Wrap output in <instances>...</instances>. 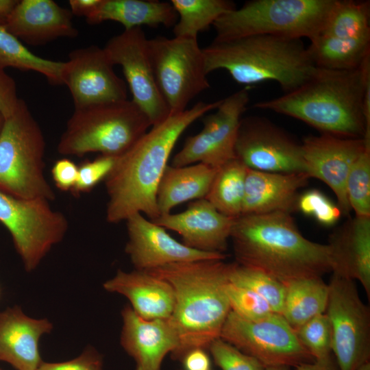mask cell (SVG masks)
Instances as JSON below:
<instances>
[{
    "label": "cell",
    "mask_w": 370,
    "mask_h": 370,
    "mask_svg": "<svg viewBox=\"0 0 370 370\" xmlns=\"http://www.w3.org/2000/svg\"><path fill=\"white\" fill-rule=\"evenodd\" d=\"M221 100L200 101L189 109L171 114L151 126L116 162L104 180L108 201L106 219L116 223L135 213L152 221L158 217L156 190L178 138L193 122L215 110Z\"/></svg>",
    "instance_id": "cell-1"
},
{
    "label": "cell",
    "mask_w": 370,
    "mask_h": 370,
    "mask_svg": "<svg viewBox=\"0 0 370 370\" xmlns=\"http://www.w3.org/2000/svg\"><path fill=\"white\" fill-rule=\"evenodd\" d=\"M254 107L299 119L322 134L370 138L365 119L370 114V57L353 70L319 68L294 90Z\"/></svg>",
    "instance_id": "cell-2"
},
{
    "label": "cell",
    "mask_w": 370,
    "mask_h": 370,
    "mask_svg": "<svg viewBox=\"0 0 370 370\" xmlns=\"http://www.w3.org/2000/svg\"><path fill=\"white\" fill-rule=\"evenodd\" d=\"M230 238L237 263L284 286L332 271L330 245L305 238L289 213L241 215L234 219Z\"/></svg>",
    "instance_id": "cell-3"
},
{
    "label": "cell",
    "mask_w": 370,
    "mask_h": 370,
    "mask_svg": "<svg viewBox=\"0 0 370 370\" xmlns=\"http://www.w3.org/2000/svg\"><path fill=\"white\" fill-rule=\"evenodd\" d=\"M224 260L173 263L147 271L167 281L174 291L175 304L169 319L178 338L171 354L175 360L195 348L208 350L219 338L230 311L225 291L229 264Z\"/></svg>",
    "instance_id": "cell-4"
},
{
    "label": "cell",
    "mask_w": 370,
    "mask_h": 370,
    "mask_svg": "<svg viewBox=\"0 0 370 370\" xmlns=\"http://www.w3.org/2000/svg\"><path fill=\"white\" fill-rule=\"evenodd\" d=\"M207 74L227 71L246 86L273 81L285 93L297 88L319 71L301 39L253 35L214 41L202 48Z\"/></svg>",
    "instance_id": "cell-5"
},
{
    "label": "cell",
    "mask_w": 370,
    "mask_h": 370,
    "mask_svg": "<svg viewBox=\"0 0 370 370\" xmlns=\"http://www.w3.org/2000/svg\"><path fill=\"white\" fill-rule=\"evenodd\" d=\"M151 127L148 117L132 100L74 108L57 150L66 156L100 153L119 157Z\"/></svg>",
    "instance_id": "cell-6"
},
{
    "label": "cell",
    "mask_w": 370,
    "mask_h": 370,
    "mask_svg": "<svg viewBox=\"0 0 370 370\" xmlns=\"http://www.w3.org/2000/svg\"><path fill=\"white\" fill-rule=\"evenodd\" d=\"M45 140L25 101L4 118L0 130V191L23 199H45L56 194L45 174Z\"/></svg>",
    "instance_id": "cell-7"
},
{
    "label": "cell",
    "mask_w": 370,
    "mask_h": 370,
    "mask_svg": "<svg viewBox=\"0 0 370 370\" xmlns=\"http://www.w3.org/2000/svg\"><path fill=\"white\" fill-rule=\"evenodd\" d=\"M334 0H254L223 14L212 25L214 41L253 35L312 39Z\"/></svg>",
    "instance_id": "cell-8"
},
{
    "label": "cell",
    "mask_w": 370,
    "mask_h": 370,
    "mask_svg": "<svg viewBox=\"0 0 370 370\" xmlns=\"http://www.w3.org/2000/svg\"><path fill=\"white\" fill-rule=\"evenodd\" d=\"M147 49L157 86L171 114L186 110L190 101L210 88L197 38L157 36L148 39Z\"/></svg>",
    "instance_id": "cell-9"
},
{
    "label": "cell",
    "mask_w": 370,
    "mask_h": 370,
    "mask_svg": "<svg viewBox=\"0 0 370 370\" xmlns=\"http://www.w3.org/2000/svg\"><path fill=\"white\" fill-rule=\"evenodd\" d=\"M219 338L264 367L295 368L314 361L295 330L282 314L275 312L258 320H249L230 310Z\"/></svg>",
    "instance_id": "cell-10"
},
{
    "label": "cell",
    "mask_w": 370,
    "mask_h": 370,
    "mask_svg": "<svg viewBox=\"0 0 370 370\" xmlns=\"http://www.w3.org/2000/svg\"><path fill=\"white\" fill-rule=\"evenodd\" d=\"M49 201L23 199L0 191V223L12 236L25 269L31 271L69 228L65 215L53 210Z\"/></svg>",
    "instance_id": "cell-11"
},
{
    "label": "cell",
    "mask_w": 370,
    "mask_h": 370,
    "mask_svg": "<svg viewBox=\"0 0 370 370\" xmlns=\"http://www.w3.org/2000/svg\"><path fill=\"white\" fill-rule=\"evenodd\" d=\"M325 313L338 370H356L370 358V310L354 280L332 274Z\"/></svg>",
    "instance_id": "cell-12"
},
{
    "label": "cell",
    "mask_w": 370,
    "mask_h": 370,
    "mask_svg": "<svg viewBox=\"0 0 370 370\" xmlns=\"http://www.w3.org/2000/svg\"><path fill=\"white\" fill-rule=\"evenodd\" d=\"M249 100L245 87L221 99L215 112L205 116L203 128L188 136L172 160L173 166L202 163L218 169L236 158L235 145L242 119Z\"/></svg>",
    "instance_id": "cell-13"
},
{
    "label": "cell",
    "mask_w": 370,
    "mask_h": 370,
    "mask_svg": "<svg viewBox=\"0 0 370 370\" xmlns=\"http://www.w3.org/2000/svg\"><path fill=\"white\" fill-rule=\"evenodd\" d=\"M147 40L142 28L136 27L124 29L112 36L103 48L112 64L121 66L132 95V101L153 126L163 121L171 113L156 82Z\"/></svg>",
    "instance_id": "cell-14"
},
{
    "label": "cell",
    "mask_w": 370,
    "mask_h": 370,
    "mask_svg": "<svg viewBox=\"0 0 370 370\" xmlns=\"http://www.w3.org/2000/svg\"><path fill=\"white\" fill-rule=\"evenodd\" d=\"M235 156L254 170L306 173L301 145L263 117L241 119Z\"/></svg>",
    "instance_id": "cell-15"
},
{
    "label": "cell",
    "mask_w": 370,
    "mask_h": 370,
    "mask_svg": "<svg viewBox=\"0 0 370 370\" xmlns=\"http://www.w3.org/2000/svg\"><path fill=\"white\" fill-rule=\"evenodd\" d=\"M64 62L63 84L69 89L74 108L127 99L126 83L115 73L103 48L75 49Z\"/></svg>",
    "instance_id": "cell-16"
},
{
    "label": "cell",
    "mask_w": 370,
    "mask_h": 370,
    "mask_svg": "<svg viewBox=\"0 0 370 370\" xmlns=\"http://www.w3.org/2000/svg\"><path fill=\"white\" fill-rule=\"evenodd\" d=\"M301 145L306 173L328 186L342 214L348 215L352 210L346 193L347 178L356 160L370 146V138L321 134L306 137Z\"/></svg>",
    "instance_id": "cell-17"
},
{
    "label": "cell",
    "mask_w": 370,
    "mask_h": 370,
    "mask_svg": "<svg viewBox=\"0 0 370 370\" xmlns=\"http://www.w3.org/2000/svg\"><path fill=\"white\" fill-rule=\"evenodd\" d=\"M128 241L125 252L136 270L149 271L173 263L224 260V253L208 252L185 245L165 229L135 213L126 219Z\"/></svg>",
    "instance_id": "cell-18"
},
{
    "label": "cell",
    "mask_w": 370,
    "mask_h": 370,
    "mask_svg": "<svg viewBox=\"0 0 370 370\" xmlns=\"http://www.w3.org/2000/svg\"><path fill=\"white\" fill-rule=\"evenodd\" d=\"M178 233L185 245L203 251L224 253L234 219L219 212L207 199H196L184 211L151 221Z\"/></svg>",
    "instance_id": "cell-19"
},
{
    "label": "cell",
    "mask_w": 370,
    "mask_h": 370,
    "mask_svg": "<svg viewBox=\"0 0 370 370\" xmlns=\"http://www.w3.org/2000/svg\"><path fill=\"white\" fill-rule=\"evenodd\" d=\"M121 344L134 359L135 370H161L166 356L178 347V338L169 318L145 319L131 306L122 311Z\"/></svg>",
    "instance_id": "cell-20"
},
{
    "label": "cell",
    "mask_w": 370,
    "mask_h": 370,
    "mask_svg": "<svg viewBox=\"0 0 370 370\" xmlns=\"http://www.w3.org/2000/svg\"><path fill=\"white\" fill-rule=\"evenodd\" d=\"M70 10L53 0H20L5 27L20 40L43 45L60 38H75L79 32Z\"/></svg>",
    "instance_id": "cell-21"
},
{
    "label": "cell",
    "mask_w": 370,
    "mask_h": 370,
    "mask_svg": "<svg viewBox=\"0 0 370 370\" xmlns=\"http://www.w3.org/2000/svg\"><path fill=\"white\" fill-rule=\"evenodd\" d=\"M310 177L305 173H275L247 168L242 214L297 210L299 190Z\"/></svg>",
    "instance_id": "cell-22"
},
{
    "label": "cell",
    "mask_w": 370,
    "mask_h": 370,
    "mask_svg": "<svg viewBox=\"0 0 370 370\" xmlns=\"http://www.w3.org/2000/svg\"><path fill=\"white\" fill-rule=\"evenodd\" d=\"M51 330L47 319L30 318L17 306L8 308L0 313V360L17 370H36L42 362L38 341Z\"/></svg>",
    "instance_id": "cell-23"
},
{
    "label": "cell",
    "mask_w": 370,
    "mask_h": 370,
    "mask_svg": "<svg viewBox=\"0 0 370 370\" xmlns=\"http://www.w3.org/2000/svg\"><path fill=\"white\" fill-rule=\"evenodd\" d=\"M332 258V272L358 281L370 297V217L348 220L331 236L328 243Z\"/></svg>",
    "instance_id": "cell-24"
},
{
    "label": "cell",
    "mask_w": 370,
    "mask_h": 370,
    "mask_svg": "<svg viewBox=\"0 0 370 370\" xmlns=\"http://www.w3.org/2000/svg\"><path fill=\"white\" fill-rule=\"evenodd\" d=\"M103 287L126 297L134 311L145 319H168L172 314L175 304L172 286L165 280L147 271L119 270L114 278L103 284Z\"/></svg>",
    "instance_id": "cell-25"
},
{
    "label": "cell",
    "mask_w": 370,
    "mask_h": 370,
    "mask_svg": "<svg viewBox=\"0 0 370 370\" xmlns=\"http://www.w3.org/2000/svg\"><path fill=\"white\" fill-rule=\"evenodd\" d=\"M90 25L115 21L124 29L164 25L173 27L177 14L170 2L156 0H100L95 10L86 18Z\"/></svg>",
    "instance_id": "cell-26"
},
{
    "label": "cell",
    "mask_w": 370,
    "mask_h": 370,
    "mask_svg": "<svg viewBox=\"0 0 370 370\" xmlns=\"http://www.w3.org/2000/svg\"><path fill=\"white\" fill-rule=\"evenodd\" d=\"M217 169L202 163L184 166L168 164L156 190L159 216L171 213L173 208L187 201L204 199Z\"/></svg>",
    "instance_id": "cell-27"
},
{
    "label": "cell",
    "mask_w": 370,
    "mask_h": 370,
    "mask_svg": "<svg viewBox=\"0 0 370 370\" xmlns=\"http://www.w3.org/2000/svg\"><path fill=\"white\" fill-rule=\"evenodd\" d=\"M307 49L320 69L349 71L360 67L370 57V38H343L319 34Z\"/></svg>",
    "instance_id": "cell-28"
},
{
    "label": "cell",
    "mask_w": 370,
    "mask_h": 370,
    "mask_svg": "<svg viewBox=\"0 0 370 370\" xmlns=\"http://www.w3.org/2000/svg\"><path fill=\"white\" fill-rule=\"evenodd\" d=\"M328 294V284L321 277L293 281L285 286L282 315L295 330L325 312Z\"/></svg>",
    "instance_id": "cell-29"
},
{
    "label": "cell",
    "mask_w": 370,
    "mask_h": 370,
    "mask_svg": "<svg viewBox=\"0 0 370 370\" xmlns=\"http://www.w3.org/2000/svg\"><path fill=\"white\" fill-rule=\"evenodd\" d=\"M247 170V167L237 158L221 166L204 199L228 217L241 216Z\"/></svg>",
    "instance_id": "cell-30"
},
{
    "label": "cell",
    "mask_w": 370,
    "mask_h": 370,
    "mask_svg": "<svg viewBox=\"0 0 370 370\" xmlns=\"http://www.w3.org/2000/svg\"><path fill=\"white\" fill-rule=\"evenodd\" d=\"M64 64L36 56L3 25H0L1 69L32 71L42 75L53 85H62Z\"/></svg>",
    "instance_id": "cell-31"
},
{
    "label": "cell",
    "mask_w": 370,
    "mask_h": 370,
    "mask_svg": "<svg viewBox=\"0 0 370 370\" xmlns=\"http://www.w3.org/2000/svg\"><path fill=\"white\" fill-rule=\"evenodd\" d=\"M177 14L173 32L175 37L197 38L223 14L236 8L227 0H171Z\"/></svg>",
    "instance_id": "cell-32"
},
{
    "label": "cell",
    "mask_w": 370,
    "mask_h": 370,
    "mask_svg": "<svg viewBox=\"0 0 370 370\" xmlns=\"http://www.w3.org/2000/svg\"><path fill=\"white\" fill-rule=\"evenodd\" d=\"M370 3L334 0L319 34L343 38H370Z\"/></svg>",
    "instance_id": "cell-33"
},
{
    "label": "cell",
    "mask_w": 370,
    "mask_h": 370,
    "mask_svg": "<svg viewBox=\"0 0 370 370\" xmlns=\"http://www.w3.org/2000/svg\"><path fill=\"white\" fill-rule=\"evenodd\" d=\"M229 282L248 288L262 297L272 310L282 314L285 286L271 276L236 262L229 264Z\"/></svg>",
    "instance_id": "cell-34"
},
{
    "label": "cell",
    "mask_w": 370,
    "mask_h": 370,
    "mask_svg": "<svg viewBox=\"0 0 370 370\" xmlns=\"http://www.w3.org/2000/svg\"><path fill=\"white\" fill-rule=\"evenodd\" d=\"M346 193L355 216L370 217V146L353 164L346 181Z\"/></svg>",
    "instance_id": "cell-35"
},
{
    "label": "cell",
    "mask_w": 370,
    "mask_h": 370,
    "mask_svg": "<svg viewBox=\"0 0 370 370\" xmlns=\"http://www.w3.org/2000/svg\"><path fill=\"white\" fill-rule=\"evenodd\" d=\"M296 334L314 361H331L332 330L329 319L325 312L319 314L297 329Z\"/></svg>",
    "instance_id": "cell-36"
},
{
    "label": "cell",
    "mask_w": 370,
    "mask_h": 370,
    "mask_svg": "<svg viewBox=\"0 0 370 370\" xmlns=\"http://www.w3.org/2000/svg\"><path fill=\"white\" fill-rule=\"evenodd\" d=\"M225 291L230 310L245 319L258 320L274 312L262 297L248 288L228 281Z\"/></svg>",
    "instance_id": "cell-37"
},
{
    "label": "cell",
    "mask_w": 370,
    "mask_h": 370,
    "mask_svg": "<svg viewBox=\"0 0 370 370\" xmlns=\"http://www.w3.org/2000/svg\"><path fill=\"white\" fill-rule=\"evenodd\" d=\"M297 210L312 217L319 223L325 227L334 225L342 215L339 207L316 189L299 195Z\"/></svg>",
    "instance_id": "cell-38"
},
{
    "label": "cell",
    "mask_w": 370,
    "mask_h": 370,
    "mask_svg": "<svg viewBox=\"0 0 370 370\" xmlns=\"http://www.w3.org/2000/svg\"><path fill=\"white\" fill-rule=\"evenodd\" d=\"M208 350L221 370H264L266 367L221 338L214 340Z\"/></svg>",
    "instance_id": "cell-39"
},
{
    "label": "cell",
    "mask_w": 370,
    "mask_h": 370,
    "mask_svg": "<svg viewBox=\"0 0 370 370\" xmlns=\"http://www.w3.org/2000/svg\"><path fill=\"white\" fill-rule=\"evenodd\" d=\"M118 157L101 155L78 166L76 184L71 191L74 195L89 192L105 180L112 170Z\"/></svg>",
    "instance_id": "cell-40"
},
{
    "label": "cell",
    "mask_w": 370,
    "mask_h": 370,
    "mask_svg": "<svg viewBox=\"0 0 370 370\" xmlns=\"http://www.w3.org/2000/svg\"><path fill=\"white\" fill-rule=\"evenodd\" d=\"M101 356L92 348L86 349L78 357L62 362H42L36 370H102Z\"/></svg>",
    "instance_id": "cell-41"
},
{
    "label": "cell",
    "mask_w": 370,
    "mask_h": 370,
    "mask_svg": "<svg viewBox=\"0 0 370 370\" xmlns=\"http://www.w3.org/2000/svg\"><path fill=\"white\" fill-rule=\"evenodd\" d=\"M51 176L57 188L72 191L77 179L78 166L67 158L58 160L51 168Z\"/></svg>",
    "instance_id": "cell-42"
},
{
    "label": "cell",
    "mask_w": 370,
    "mask_h": 370,
    "mask_svg": "<svg viewBox=\"0 0 370 370\" xmlns=\"http://www.w3.org/2000/svg\"><path fill=\"white\" fill-rule=\"evenodd\" d=\"M19 100L14 79L0 68V114L3 118L14 112Z\"/></svg>",
    "instance_id": "cell-43"
},
{
    "label": "cell",
    "mask_w": 370,
    "mask_h": 370,
    "mask_svg": "<svg viewBox=\"0 0 370 370\" xmlns=\"http://www.w3.org/2000/svg\"><path fill=\"white\" fill-rule=\"evenodd\" d=\"M184 370H210L211 360L206 349L195 348L186 352L180 359Z\"/></svg>",
    "instance_id": "cell-44"
},
{
    "label": "cell",
    "mask_w": 370,
    "mask_h": 370,
    "mask_svg": "<svg viewBox=\"0 0 370 370\" xmlns=\"http://www.w3.org/2000/svg\"><path fill=\"white\" fill-rule=\"evenodd\" d=\"M100 0H70L69 4L73 15L86 18L92 13Z\"/></svg>",
    "instance_id": "cell-45"
},
{
    "label": "cell",
    "mask_w": 370,
    "mask_h": 370,
    "mask_svg": "<svg viewBox=\"0 0 370 370\" xmlns=\"http://www.w3.org/2000/svg\"><path fill=\"white\" fill-rule=\"evenodd\" d=\"M295 370H338L333 360L327 362H312L304 363L295 367Z\"/></svg>",
    "instance_id": "cell-46"
},
{
    "label": "cell",
    "mask_w": 370,
    "mask_h": 370,
    "mask_svg": "<svg viewBox=\"0 0 370 370\" xmlns=\"http://www.w3.org/2000/svg\"><path fill=\"white\" fill-rule=\"evenodd\" d=\"M18 0H0V25H5Z\"/></svg>",
    "instance_id": "cell-47"
},
{
    "label": "cell",
    "mask_w": 370,
    "mask_h": 370,
    "mask_svg": "<svg viewBox=\"0 0 370 370\" xmlns=\"http://www.w3.org/2000/svg\"><path fill=\"white\" fill-rule=\"evenodd\" d=\"M264 370H289V367L283 366L266 367Z\"/></svg>",
    "instance_id": "cell-48"
},
{
    "label": "cell",
    "mask_w": 370,
    "mask_h": 370,
    "mask_svg": "<svg viewBox=\"0 0 370 370\" xmlns=\"http://www.w3.org/2000/svg\"><path fill=\"white\" fill-rule=\"evenodd\" d=\"M356 370H370V362L368 361L362 364Z\"/></svg>",
    "instance_id": "cell-49"
},
{
    "label": "cell",
    "mask_w": 370,
    "mask_h": 370,
    "mask_svg": "<svg viewBox=\"0 0 370 370\" xmlns=\"http://www.w3.org/2000/svg\"><path fill=\"white\" fill-rule=\"evenodd\" d=\"M3 119H4L3 116H2L1 114H0V130H1V127L2 126Z\"/></svg>",
    "instance_id": "cell-50"
}]
</instances>
